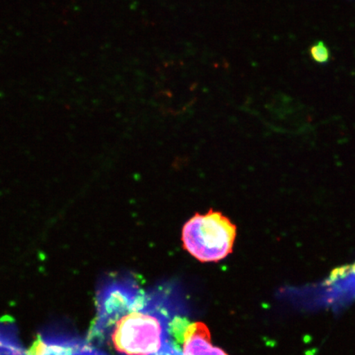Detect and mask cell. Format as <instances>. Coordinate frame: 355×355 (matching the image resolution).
I'll list each match as a JSON object with an SVG mask.
<instances>
[{
	"instance_id": "7a4b0ae2",
	"label": "cell",
	"mask_w": 355,
	"mask_h": 355,
	"mask_svg": "<svg viewBox=\"0 0 355 355\" xmlns=\"http://www.w3.org/2000/svg\"><path fill=\"white\" fill-rule=\"evenodd\" d=\"M236 225L221 212L210 210L196 214L182 230L184 250L201 263H217L232 254Z\"/></svg>"
},
{
	"instance_id": "5b68a950",
	"label": "cell",
	"mask_w": 355,
	"mask_h": 355,
	"mask_svg": "<svg viewBox=\"0 0 355 355\" xmlns=\"http://www.w3.org/2000/svg\"><path fill=\"white\" fill-rule=\"evenodd\" d=\"M181 355H228L211 343L209 329L205 324H189L184 333L183 352Z\"/></svg>"
},
{
	"instance_id": "277c9868",
	"label": "cell",
	"mask_w": 355,
	"mask_h": 355,
	"mask_svg": "<svg viewBox=\"0 0 355 355\" xmlns=\"http://www.w3.org/2000/svg\"><path fill=\"white\" fill-rule=\"evenodd\" d=\"M318 291L328 303L355 298V263L337 269L321 284Z\"/></svg>"
},
{
	"instance_id": "52a82bcc",
	"label": "cell",
	"mask_w": 355,
	"mask_h": 355,
	"mask_svg": "<svg viewBox=\"0 0 355 355\" xmlns=\"http://www.w3.org/2000/svg\"><path fill=\"white\" fill-rule=\"evenodd\" d=\"M162 355H181V353L180 352H177L174 347H172Z\"/></svg>"
},
{
	"instance_id": "8992f818",
	"label": "cell",
	"mask_w": 355,
	"mask_h": 355,
	"mask_svg": "<svg viewBox=\"0 0 355 355\" xmlns=\"http://www.w3.org/2000/svg\"><path fill=\"white\" fill-rule=\"evenodd\" d=\"M310 54L318 63H326L329 60V51L323 42H318L310 49Z\"/></svg>"
},
{
	"instance_id": "3957f363",
	"label": "cell",
	"mask_w": 355,
	"mask_h": 355,
	"mask_svg": "<svg viewBox=\"0 0 355 355\" xmlns=\"http://www.w3.org/2000/svg\"><path fill=\"white\" fill-rule=\"evenodd\" d=\"M28 355H105L81 340L69 336H44Z\"/></svg>"
},
{
	"instance_id": "6da1fadb",
	"label": "cell",
	"mask_w": 355,
	"mask_h": 355,
	"mask_svg": "<svg viewBox=\"0 0 355 355\" xmlns=\"http://www.w3.org/2000/svg\"><path fill=\"white\" fill-rule=\"evenodd\" d=\"M93 334L107 339L119 355H162L173 347L171 322L182 309L176 288L149 293L131 277H108L96 295Z\"/></svg>"
}]
</instances>
